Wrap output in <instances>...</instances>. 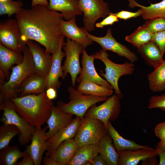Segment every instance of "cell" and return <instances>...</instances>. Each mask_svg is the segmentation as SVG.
I'll list each match as a JSON object with an SVG mask.
<instances>
[{
  "label": "cell",
  "mask_w": 165,
  "mask_h": 165,
  "mask_svg": "<svg viewBox=\"0 0 165 165\" xmlns=\"http://www.w3.org/2000/svg\"><path fill=\"white\" fill-rule=\"evenodd\" d=\"M142 13V12L140 8L135 12L122 10L114 14L118 19L126 20L132 18H136L141 16Z\"/></svg>",
  "instance_id": "39"
},
{
  "label": "cell",
  "mask_w": 165,
  "mask_h": 165,
  "mask_svg": "<svg viewBox=\"0 0 165 165\" xmlns=\"http://www.w3.org/2000/svg\"><path fill=\"white\" fill-rule=\"evenodd\" d=\"M79 6L83 13V28L88 32L95 30L98 19L105 18L111 13L108 4L104 0H79Z\"/></svg>",
  "instance_id": "8"
},
{
  "label": "cell",
  "mask_w": 165,
  "mask_h": 165,
  "mask_svg": "<svg viewBox=\"0 0 165 165\" xmlns=\"http://www.w3.org/2000/svg\"><path fill=\"white\" fill-rule=\"evenodd\" d=\"M95 55V59L100 60L105 65V73L101 71L100 75L110 84L115 94L122 97L123 94L118 86L119 80L122 76L133 74L134 69V63L128 62L122 64L115 63L109 58V54L102 49L96 52Z\"/></svg>",
  "instance_id": "5"
},
{
  "label": "cell",
  "mask_w": 165,
  "mask_h": 165,
  "mask_svg": "<svg viewBox=\"0 0 165 165\" xmlns=\"http://www.w3.org/2000/svg\"><path fill=\"white\" fill-rule=\"evenodd\" d=\"M26 45L32 56L36 73L42 76H47L52 65V55L32 40H28Z\"/></svg>",
  "instance_id": "15"
},
{
  "label": "cell",
  "mask_w": 165,
  "mask_h": 165,
  "mask_svg": "<svg viewBox=\"0 0 165 165\" xmlns=\"http://www.w3.org/2000/svg\"><path fill=\"white\" fill-rule=\"evenodd\" d=\"M64 36L62 38L58 49L54 53L52 54L53 60L52 65L49 73L47 76V89L53 87L57 90L60 88L61 82L59 81L60 78L63 80L64 76L61 66V62L65 56V53L62 50L64 43Z\"/></svg>",
  "instance_id": "16"
},
{
  "label": "cell",
  "mask_w": 165,
  "mask_h": 165,
  "mask_svg": "<svg viewBox=\"0 0 165 165\" xmlns=\"http://www.w3.org/2000/svg\"><path fill=\"white\" fill-rule=\"evenodd\" d=\"M15 18L24 42L35 41L43 45L46 52L52 54L57 51L64 36L60 29L61 23L64 20L61 13L38 5L24 9L16 15Z\"/></svg>",
  "instance_id": "1"
},
{
  "label": "cell",
  "mask_w": 165,
  "mask_h": 165,
  "mask_svg": "<svg viewBox=\"0 0 165 165\" xmlns=\"http://www.w3.org/2000/svg\"><path fill=\"white\" fill-rule=\"evenodd\" d=\"M57 90L53 87L48 88L46 91L47 98L50 100H53L55 99L57 96Z\"/></svg>",
  "instance_id": "43"
},
{
  "label": "cell",
  "mask_w": 165,
  "mask_h": 165,
  "mask_svg": "<svg viewBox=\"0 0 165 165\" xmlns=\"http://www.w3.org/2000/svg\"><path fill=\"white\" fill-rule=\"evenodd\" d=\"M156 147L163 151H165V139L161 140Z\"/></svg>",
  "instance_id": "49"
},
{
  "label": "cell",
  "mask_w": 165,
  "mask_h": 165,
  "mask_svg": "<svg viewBox=\"0 0 165 165\" xmlns=\"http://www.w3.org/2000/svg\"><path fill=\"white\" fill-rule=\"evenodd\" d=\"M27 154L20 150L18 146H7L1 150L0 165H15L17 160Z\"/></svg>",
  "instance_id": "33"
},
{
  "label": "cell",
  "mask_w": 165,
  "mask_h": 165,
  "mask_svg": "<svg viewBox=\"0 0 165 165\" xmlns=\"http://www.w3.org/2000/svg\"><path fill=\"white\" fill-rule=\"evenodd\" d=\"M81 28L88 37L93 41L100 45L102 50L113 52L119 56L125 57L130 62L132 63H134L138 61V57L134 53L126 46L118 42L113 37L111 28H109L107 29L105 36L98 37L90 34L83 27Z\"/></svg>",
  "instance_id": "12"
},
{
  "label": "cell",
  "mask_w": 165,
  "mask_h": 165,
  "mask_svg": "<svg viewBox=\"0 0 165 165\" xmlns=\"http://www.w3.org/2000/svg\"><path fill=\"white\" fill-rule=\"evenodd\" d=\"M93 165H106L107 164L102 156L97 155L93 159L91 163Z\"/></svg>",
  "instance_id": "44"
},
{
  "label": "cell",
  "mask_w": 165,
  "mask_h": 165,
  "mask_svg": "<svg viewBox=\"0 0 165 165\" xmlns=\"http://www.w3.org/2000/svg\"><path fill=\"white\" fill-rule=\"evenodd\" d=\"M148 108L149 109L159 108L165 111V94L151 96L150 98Z\"/></svg>",
  "instance_id": "37"
},
{
  "label": "cell",
  "mask_w": 165,
  "mask_h": 165,
  "mask_svg": "<svg viewBox=\"0 0 165 165\" xmlns=\"http://www.w3.org/2000/svg\"><path fill=\"white\" fill-rule=\"evenodd\" d=\"M156 149L160 157V162L158 165H165V151L160 150L156 147Z\"/></svg>",
  "instance_id": "45"
},
{
  "label": "cell",
  "mask_w": 165,
  "mask_h": 165,
  "mask_svg": "<svg viewBox=\"0 0 165 165\" xmlns=\"http://www.w3.org/2000/svg\"><path fill=\"white\" fill-rule=\"evenodd\" d=\"M82 120L80 118L76 117L68 126L59 130L48 140L49 147L46 156H50L51 153L64 141L74 138Z\"/></svg>",
  "instance_id": "18"
},
{
  "label": "cell",
  "mask_w": 165,
  "mask_h": 165,
  "mask_svg": "<svg viewBox=\"0 0 165 165\" xmlns=\"http://www.w3.org/2000/svg\"><path fill=\"white\" fill-rule=\"evenodd\" d=\"M122 98L118 94H115L108 97L101 105L97 106L95 104L92 106L86 111L84 116L101 120L107 129L108 121L116 120L119 116Z\"/></svg>",
  "instance_id": "9"
},
{
  "label": "cell",
  "mask_w": 165,
  "mask_h": 165,
  "mask_svg": "<svg viewBox=\"0 0 165 165\" xmlns=\"http://www.w3.org/2000/svg\"><path fill=\"white\" fill-rule=\"evenodd\" d=\"M112 139L107 133L98 143L99 153L107 165H118V154L112 144Z\"/></svg>",
  "instance_id": "29"
},
{
  "label": "cell",
  "mask_w": 165,
  "mask_h": 165,
  "mask_svg": "<svg viewBox=\"0 0 165 165\" xmlns=\"http://www.w3.org/2000/svg\"><path fill=\"white\" fill-rule=\"evenodd\" d=\"M23 3L20 0H7L0 2V15H7L10 17L19 13L24 8Z\"/></svg>",
  "instance_id": "35"
},
{
  "label": "cell",
  "mask_w": 165,
  "mask_h": 165,
  "mask_svg": "<svg viewBox=\"0 0 165 165\" xmlns=\"http://www.w3.org/2000/svg\"><path fill=\"white\" fill-rule=\"evenodd\" d=\"M43 163L44 165H58L51 157L46 156L43 158Z\"/></svg>",
  "instance_id": "46"
},
{
  "label": "cell",
  "mask_w": 165,
  "mask_h": 165,
  "mask_svg": "<svg viewBox=\"0 0 165 165\" xmlns=\"http://www.w3.org/2000/svg\"><path fill=\"white\" fill-rule=\"evenodd\" d=\"M82 54V70L79 76L77 78L76 82L79 83L82 81H88L113 90L110 84L97 72L94 64V60L96 59L95 54L88 55L85 48Z\"/></svg>",
  "instance_id": "14"
},
{
  "label": "cell",
  "mask_w": 165,
  "mask_h": 165,
  "mask_svg": "<svg viewBox=\"0 0 165 165\" xmlns=\"http://www.w3.org/2000/svg\"><path fill=\"white\" fill-rule=\"evenodd\" d=\"M0 44L15 52L22 53L26 46L22 40L16 20L9 18L0 23Z\"/></svg>",
  "instance_id": "10"
},
{
  "label": "cell",
  "mask_w": 165,
  "mask_h": 165,
  "mask_svg": "<svg viewBox=\"0 0 165 165\" xmlns=\"http://www.w3.org/2000/svg\"><path fill=\"white\" fill-rule=\"evenodd\" d=\"M119 19L114 13H110L101 22L96 23L95 26L97 28H103L105 26L112 25L115 23L118 22Z\"/></svg>",
  "instance_id": "40"
},
{
  "label": "cell",
  "mask_w": 165,
  "mask_h": 165,
  "mask_svg": "<svg viewBox=\"0 0 165 165\" xmlns=\"http://www.w3.org/2000/svg\"><path fill=\"white\" fill-rule=\"evenodd\" d=\"M0 110L3 111L1 121L3 124H12L20 130L18 141L21 145L27 144L31 140L35 127L30 125L16 111L11 100L0 104Z\"/></svg>",
  "instance_id": "6"
},
{
  "label": "cell",
  "mask_w": 165,
  "mask_h": 165,
  "mask_svg": "<svg viewBox=\"0 0 165 165\" xmlns=\"http://www.w3.org/2000/svg\"><path fill=\"white\" fill-rule=\"evenodd\" d=\"M20 134L19 129L12 124H3L0 128V150L8 146L12 138Z\"/></svg>",
  "instance_id": "34"
},
{
  "label": "cell",
  "mask_w": 165,
  "mask_h": 165,
  "mask_svg": "<svg viewBox=\"0 0 165 165\" xmlns=\"http://www.w3.org/2000/svg\"><path fill=\"white\" fill-rule=\"evenodd\" d=\"M144 25L154 34L165 30V18L159 17L148 20Z\"/></svg>",
  "instance_id": "36"
},
{
  "label": "cell",
  "mask_w": 165,
  "mask_h": 165,
  "mask_svg": "<svg viewBox=\"0 0 165 165\" xmlns=\"http://www.w3.org/2000/svg\"><path fill=\"white\" fill-rule=\"evenodd\" d=\"M107 130L113 142V145L117 152L124 150H134L141 148L155 150L152 147L138 144L134 141L124 138L119 133L112 125L111 121L108 123Z\"/></svg>",
  "instance_id": "25"
},
{
  "label": "cell",
  "mask_w": 165,
  "mask_h": 165,
  "mask_svg": "<svg viewBox=\"0 0 165 165\" xmlns=\"http://www.w3.org/2000/svg\"><path fill=\"white\" fill-rule=\"evenodd\" d=\"M21 53L10 50L0 44V76L7 80L10 76L9 69L14 64L18 65L23 61Z\"/></svg>",
  "instance_id": "23"
},
{
  "label": "cell",
  "mask_w": 165,
  "mask_h": 165,
  "mask_svg": "<svg viewBox=\"0 0 165 165\" xmlns=\"http://www.w3.org/2000/svg\"><path fill=\"white\" fill-rule=\"evenodd\" d=\"M138 53L148 65L155 68L164 60L163 55L156 43L152 40L137 48Z\"/></svg>",
  "instance_id": "26"
},
{
  "label": "cell",
  "mask_w": 165,
  "mask_h": 165,
  "mask_svg": "<svg viewBox=\"0 0 165 165\" xmlns=\"http://www.w3.org/2000/svg\"><path fill=\"white\" fill-rule=\"evenodd\" d=\"M77 89L86 95L103 97H108L112 95L113 90L105 86L86 80L79 83Z\"/></svg>",
  "instance_id": "31"
},
{
  "label": "cell",
  "mask_w": 165,
  "mask_h": 165,
  "mask_svg": "<svg viewBox=\"0 0 165 165\" xmlns=\"http://www.w3.org/2000/svg\"><path fill=\"white\" fill-rule=\"evenodd\" d=\"M147 75L150 89L153 92L165 90V60Z\"/></svg>",
  "instance_id": "30"
},
{
  "label": "cell",
  "mask_w": 165,
  "mask_h": 165,
  "mask_svg": "<svg viewBox=\"0 0 165 165\" xmlns=\"http://www.w3.org/2000/svg\"><path fill=\"white\" fill-rule=\"evenodd\" d=\"M154 132L156 137L160 140L165 139V121L157 124Z\"/></svg>",
  "instance_id": "41"
},
{
  "label": "cell",
  "mask_w": 165,
  "mask_h": 165,
  "mask_svg": "<svg viewBox=\"0 0 165 165\" xmlns=\"http://www.w3.org/2000/svg\"><path fill=\"white\" fill-rule=\"evenodd\" d=\"M23 53L22 62L13 67L7 81H0V104L18 97V89L23 81L28 76L36 73L33 57L27 45Z\"/></svg>",
  "instance_id": "3"
},
{
  "label": "cell",
  "mask_w": 165,
  "mask_h": 165,
  "mask_svg": "<svg viewBox=\"0 0 165 165\" xmlns=\"http://www.w3.org/2000/svg\"><path fill=\"white\" fill-rule=\"evenodd\" d=\"M18 114L32 126L38 129L46 122L53 105L46 92L35 95L28 94L11 100Z\"/></svg>",
  "instance_id": "2"
},
{
  "label": "cell",
  "mask_w": 165,
  "mask_h": 165,
  "mask_svg": "<svg viewBox=\"0 0 165 165\" xmlns=\"http://www.w3.org/2000/svg\"><path fill=\"white\" fill-rule=\"evenodd\" d=\"M107 133V129L101 120L84 116L74 139L79 147L98 143Z\"/></svg>",
  "instance_id": "7"
},
{
  "label": "cell",
  "mask_w": 165,
  "mask_h": 165,
  "mask_svg": "<svg viewBox=\"0 0 165 165\" xmlns=\"http://www.w3.org/2000/svg\"><path fill=\"white\" fill-rule=\"evenodd\" d=\"M70 101L65 103L59 101L56 107L65 112L75 115L83 119L87 110L93 105L106 101L108 97H103L86 95L81 93L73 86L68 88Z\"/></svg>",
  "instance_id": "4"
},
{
  "label": "cell",
  "mask_w": 165,
  "mask_h": 165,
  "mask_svg": "<svg viewBox=\"0 0 165 165\" xmlns=\"http://www.w3.org/2000/svg\"><path fill=\"white\" fill-rule=\"evenodd\" d=\"M128 6L131 8L139 7L142 13L141 17L144 20H148L156 18H165V0L154 4L150 3L148 6H142L135 0H128Z\"/></svg>",
  "instance_id": "28"
},
{
  "label": "cell",
  "mask_w": 165,
  "mask_h": 165,
  "mask_svg": "<svg viewBox=\"0 0 165 165\" xmlns=\"http://www.w3.org/2000/svg\"><path fill=\"white\" fill-rule=\"evenodd\" d=\"M152 40L156 43L163 55L165 52V30L153 34Z\"/></svg>",
  "instance_id": "38"
},
{
  "label": "cell",
  "mask_w": 165,
  "mask_h": 165,
  "mask_svg": "<svg viewBox=\"0 0 165 165\" xmlns=\"http://www.w3.org/2000/svg\"><path fill=\"white\" fill-rule=\"evenodd\" d=\"M78 148L74 139H69L61 143L50 156L58 165H67L75 155Z\"/></svg>",
  "instance_id": "24"
},
{
  "label": "cell",
  "mask_w": 165,
  "mask_h": 165,
  "mask_svg": "<svg viewBox=\"0 0 165 165\" xmlns=\"http://www.w3.org/2000/svg\"><path fill=\"white\" fill-rule=\"evenodd\" d=\"M62 48L65 53L66 58L62 66V69L65 77L68 73L70 74L72 84L74 87L77 76L80 74L82 70L79 56L85 48L68 38H67Z\"/></svg>",
  "instance_id": "11"
},
{
  "label": "cell",
  "mask_w": 165,
  "mask_h": 165,
  "mask_svg": "<svg viewBox=\"0 0 165 165\" xmlns=\"http://www.w3.org/2000/svg\"><path fill=\"white\" fill-rule=\"evenodd\" d=\"M153 34L143 24L125 37L126 41L138 48L152 40Z\"/></svg>",
  "instance_id": "32"
},
{
  "label": "cell",
  "mask_w": 165,
  "mask_h": 165,
  "mask_svg": "<svg viewBox=\"0 0 165 165\" xmlns=\"http://www.w3.org/2000/svg\"><path fill=\"white\" fill-rule=\"evenodd\" d=\"M119 155L118 165H137L141 161L158 155L156 149L151 150L144 148L124 150L117 152Z\"/></svg>",
  "instance_id": "22"
},
{
  "label": "cell",
  "mask_w": 165,
  "mask_h": 165,
  "mask_svg": "<svg viewBox=\"0 0 165 165\" xmlns=\"http://www.w3.org/2000/svg\"><path fill=\"white\" fill-rule=\"evenodd\" d=\"M47 7L51 10L60 12L64 19L69 20L82 14L79 6V0H49Z\"/></svg>",
  "instance_id": "21"
},
{
  "label": "cell",
  "mask_w": 165,
  "mask_h": 165,
  "mask_svg": "<svg viewBox=\"0 0 165 165\" xmlns=\"http://www.w3.org/2000/svg\"><path fill=\"white\" fill-rule=\"evenodd\" d=\"M7 0H0V2H4Z\"/></svg>",
  "instance_id": "50"
},
{
  "label": "cell",
  "mask_w": 165,
  "mask_h": 165,
  "mask_svg": "<svg viewBox=\"0 0 165 165\" xmlns=\"http://www.w3.org/2000/svg\"><path fill=\"white\" fill-rule=\"evenodd\" d=\"M49 4L48 0H32L31 7L38 5H43L47 7Z\"/></svg>",
  "instance_id": "47"
},
{
  "label": "cell",
  "mask_w": 165,
  "mask_h": 165,
  "mask_svg": "<svg viewBox=\"0 0 165 165\" xmlns=\"http://www.w3.org/2000/svg\"><path fill=\"white\" fill-rule=\"evenodd\" d=\"M47 89V76L36 73L27 77L22 82L18 89V97L46 92Z\"/></svg>",
  "instance_id": "20"
},
{
  "label": "cell",
  "mask_w": 165,
  "mask_h": 165,
  "mask_svg": "<svg viewBox=\"0 0 165 165\" xmlns=\"http://www.w3.org/2000/svg\"><path fill=\"white\" fill-rule=\"evenodd\" d=\"M48 128L47 126L42 129L35 127L31 139V143L26 146L24 151L31 157L34 165L41 164L43 154L49 148L48 139L46 135Z\"/></svg>",
  "instance_id": "13"
},
{
  "label": "cell",
  "mask_w": 165,
  "mask_h": 165,
  "mask_svg": "<svg viewBox=\"0 0 165 165\" xmlns=\"http://www.w3.org/2000/svg\"><path fill=\"white\" fill-rule=\"evenodd\" d=\"M34 160L28 154L23 157L22 160L17 162L15 165H34Z\"/></svg>",
  "instance_id": "42"
},
{
  "label": "cell",
  "mask_w": 165,
  "mask_h": 165,
  "mask_svg": "<svg viewBox=\"0 0 165 165\" xmlns=\"http://www.w3.org/2000/svg\"><path fill=\"white\" fill-rule=\"evenodd\" d=\"M76 18L66 21L62 20L60 24V29L62 35L70 38L86 48L93 44L81 28L78 27L76 23Z\"/></svg>",
  "instance_id": "17"
},
{
  "label": "cell",
  "mask_w": 165,
  "mask_h": 165,
  "mask_svg": "<svg viewBox=\"0 0 165 165\" xmlns=\"http://www.w3.org/2000/svg\"><path fill=\"white\" fill-rule=\"evenodd\" d=\"M142 164L143 165H157L158 162L155 157H151L142 161Z\"/></svg>",
  "instance_id": "48"
},
{
  "label": "cell",
  "mask_w": 165,
  "mask_h": 165,
  "mask_svg": "<svg viewBox=\"0 0 165 165\" xmlns=\"http://www.w3.org/2000/svg\"><path fill=\"white\" fill-rule=\"evenodd\" d=\"M99 153L98 143L82 145L78 147L75 155L67 165H83L88 163H91Z\"/></svg>",
  "instance_id": "27"
},
{
  "label": "cell",
  "mask_w": 165,
  "mask_h": 165,
  "mask_svg": "<svg viewBox=\"0 0 165 165\" xmlns=\"http://www.w3.org/2000/svg\"><path fill=\"white\" fill-rule=\"evenodd\" d=\"M73 115L64 112L54 104L51 109V114L46 123L49 130L46 135L48 140L59 130L68 126L72 121Z\"/></svg>",
  "instance_id": "19"
}]
</instances>
